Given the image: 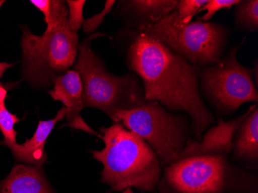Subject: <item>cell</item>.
I'll return each mask as SVG.
<instances>
[{
  "label": "cell",
  "instance_id": "30bf717a",
  "mask_svg": "<svg viewBox=\"0 0 258 193\" xmlns=\"http://www.w3.org/2000/svg\"><path fill=\"white\" fill-rule=\"evenodd\" d=\"M254 105L250 106L247 111L230 121L220 120L218 124L206 132L200 142L189 139L185 145L181 159L205 155H226L231 152L232 142L237 127L242 120L248 115Z\"/></svg>",
  "mask_w": 258,
  "mask_h": 193
},
{
  "label": "cell",
  "instance_id": "2e32d148",
  "mask_svg": "<svg viewBox=\"0 0 258 193\" xmlns=\"http://www.w3.org/2000/svg\"><path fill=\"white\" fill-rule=\"evenodd\" d=\"M236 27L243 31H257L258 1L243 0L236 5L234 11Z\"/></svg>",
  "mask_w": 258,
  "mask_h": 193
},
{
  "label": "cell",
  "instance_id": "8fae6325",
  "mask_svg": "<svg viewBox=\"0 0 258 193\" xmlns=\"http://www.w3.org/2000/svg\"><path fill=\"white\" fill-rule=\"evenodd\" d=\"M66 114V107H62L54 118L40 120L31 139H27L25 143L21 145L17 144L10 149L14 158L18 162L41 168L47 159V155L45 152L46 139H48L56 123L63 120Z\"/></svg>",
  "mask_w": 258,
  "mask_h": 193
},
{
  "label": "cell",
  "instance_id": "7c38bea8",
  "mask_svg": "<svg viewBox=\"0 0 258 193\" xmlns=\"http://www.w3.org/2000/svg\"><path fill=\"white\" fill-rule=\"evenodd\" d=\"M233 159L250 170L258 168V108L255 105L236 131L231 146Z\"/></svg>",
  "mask_w": 258,
  "mask_h": 193
},
{
  "label": "cell",
  "instance_id": "7a4b0ae2",
  "mask_svg": "<svg viewBox=\"0 0 258 193\" xmlns=\"http://www.w3.org/2000/svg\"><path fill=\"white\" fill-rule=\"evenodd\" d=\"M104 146L91 151L93 158L103 165L101 181L111 191L136 188L154 192L162 175V165L152 148L122 123L99 127Z\"/></svg>",
  "mask_w": 258,
  "mask_h": 193
},
{
  "label": "cell",
  "instance_id": "603a6c76",
  "mask_svg": "<svg viewBox=\"0 0 258 193\" xmlns=\"http://www.w3.org/2000/svg\"><path fill=\"white\" fill-rule=\"evenodd\" d=\"M6 94H7V91L6 90L4 84L0 82V98H1L2 96L6 95Z\"/></svg>",
  "mask_w": 258,
  "mask_h": 193
},
{
  "label": "cell",
  "instance_id": "6da1fadb",
  "mask_svg": "<svg viewBox=\"0 0 258 193\" xmlns=\"http://www.w3.org/2000/svg\"><path fill=\"white\" fill-rule=\"evenodd\" d=\"M127 63L143 80L146 101L188 114L194 140L200 142L215 122L200 91L201 68L140 30H136L129 45Z\"/></svg>",
  "mask_w": 258,
  "mask_h": 193
},
{
  "label": "cell",
  "instance_id": "52a82bcc",
  "mask_svg": "<svg viewBox=\"0 0 258 193\" xmlns=\"http://www.w3.org/2000/svg\"><path fill=\"white\" fill-rule=\"evenodd\" d=\"M21 41L23 76L30 84L46 88L53 80L64 75L78 56V33L69 27H60L42 36L23 27Z\"/></svg>",
  "mask_w": 258,
  "mask_h": 193
},
{
  "label": "cell",
  "instance_id": "cb8c5ba5",
  "mask_svg": "<svg viewBox=\"0 0 258 193\" xmlns=\"http://www.w3.org/2000/svg\"><path fill=\"white\" fill-rule=\"evenodd\" d=\"M252 71L255 72V83L256 85H257V65H255V69Z\"/></svg>",
  "mask_w": 258,
  "mask_h": 193
},
{
  "label": "cell",
  "instance_id": "d6986e66",
  "mask_svg": "<svg viewBox=\"0 0 258 193\" xmlns=\"http://www.w3.org/2000/svg\"><path fill=\"white\" fill-rule=\"evenodd\" d=\"M207 0H181L178 3L175 11L181 23H190L192 17L198 14L199 10L207 3Z\"/></svg>",
  "mask_w": 258,
  "mask_h": 193
},
{
  "label": "cell",
  "instance_id": "44dd1931",
  "mask_svg": "<svg viewBox=\"0 0 258 193\" xmlns=\"http://www.w3.org/2000/svg\"><path fill=\"white\" fill-rule=\"evenodd\" d=\"M115 3L116 1H114V0H107L105 4H104V9L100 14L85 20L83 23V31L85 33H88V34L94 33L99 27L101 23L104 22L106 16L112 10L113 7H114Z\"/></svg>",
  "mask_w": 258,
  "mask_h": 193
},
{
  "label": "cell",
  "instance_id": "9c48e42d",
  "mask_svg": "<svg viewBox=\"0 0 258 193\" xmlns=\"http://www.w3.org/2000/svg\"><path fill=\"white\" fill-rule=\"evenodd\" d=\"M53 84V90L49 94L54 101H60L66 107L67 125L101 139V134L91 128L81 116V111L85 107L82 101L83 86L76 71H67L64 75L54 78Z\"/></svg>",
  "mask_w": 258,
  "mask_h": 193
},
{
  "label": "cell",
  "instance_id": "484cf974",
  "mask_svg": "<svg viewBox=\"0 0 258 193\" xmlns=\"http://www.w3.org/2000/svg\"><path fill=\"white\" fill-rule=\"evenodd\" d=\"M3 144H4V142H0V146H2Z\"/></svg>",
  "mask_w": 258,
  "mask_h": 193
},
{
  "label": "cell",
  "instance_id": "ba28073f",
  "mask_svg": "<svg viewBox=\"0 0 258 193\" xmlns=\"http://www.w3.org/2000/svg\"><path fill=\"white\" fill-rule=\"evenodd\" d=\"M240 43L215 65L201 68V90L218 111L233 113L245 103L258 101L251 70L237 60Z\"/></svg>",
  "mask_w": 258,
  "mask_h": 193
},
{
  "label": "cell",
  "instance_id": "4fadbf2b",
  "mask_svg": "<svg viewBox=\"0 0 258 193\" xmlns=\"http://www.w3.org/2000/svg\"><path fill=\"white\" fill-rule=\"evenodd\" d=\"M0 193H54L41 168L17 164L0 182Z\"/></svg>",
  "mask_w": 258,
  "mask_h": 193
},
{
  "label": "cell",
  "instance_id": "5bb4252c",
  "mask_svg": "<svg viewBox=\"0 0 258 193\" xmlns=\"http://www.w3.org/2000/svg\"><path fill=\"white\" fill-rule=\"evenodd\" d=\"M125 11L133 17V25L142 30L154 25L168 14L175 11L177 0H131L124 1Z\"/></svg>",
  "mask_w": 258,
  "mask_h": 193
},
{
  "label": "cell",
  "instance_id": "3957f363",
  "mask_svg": "<svg viewBox=\"0 0 258 193\" xmlns=\"http://www.w3.org/2000/svg\"><path fill=\"white\" fill-rule=\"evenodd\" d=\"M157 193H258V177L226 155L189 157L165 167Z\"/></svg>",
  "mask_w": 258,
  "mask_h": 193
},
{
  "label": "cell",
  "instance_id": "ac0fdd59",
  "mask_svg": "<svg viewBox=\"0 0 258 193\" xmlns=\"http://www.w3.org/2000/svg\"><path fill=\"white\" fill-rule=\"evenodd\" d=\"M68 27L72 31L77 33L83 26V10L86 1L85 0H68Z\"/></svg>",
  "mask_w": 258,
  "mask_h": 193
},
{
  "label": "cell",
  "instance_id": "5b68a950",
  "mask_svg": "<svg viewBox=\"0 0 258 193\" xmlns=\"http://www.w3.org/2000/svg\"><path fill=\"white\" fill-rule=\"evenodd\" d=\"M140 31L200 68L215 65L221 59L229 37L228 30L217 23H181L175 10Z\"/></svg>",
  "mask_w": 258,
  "mask_h": 193
},
{
  "label": "cell",
  "instance_id": "277c9868",
  "mask_svg": "<svg viewBox=\"0 0 258 193\" xmlns=\"http://www.w3.org/2000/svg\"><path fill=\"white\" fill-rule=\"evenodd\" d=\"M104 36L94 33L78 46L75 71L82 81L84 107L100 110L116 123L118 113L143 105L146 101L144 90L136 76L111 75L91 49L92 40Z\"/></svg>",
  "mask_w": 258,
  "mask_h": 193
},
{
  "label": "cell",
  "instance_id": "e0dca14e",
  "mask_svg": "<svg viewBox=\"0 0 258 193\" xmlns=\"http://www.w3.org/2000/svg\"><path fill=\"white\" fill-rule=\"evenodd\" d=\"M7 94L0 98V131L4 137V143L11 149L17 145V132L14 125L20 121V119L16 114H12L6 107L5 101Z\"/></svg>",
  "mask_w": 258,
  "mask_h": 193
},
{
  "label": "cell",
  "instance_id": "8992f818",
  "mask_svg": "<svg viewBox=\"0 0 258 193\" xmlns=\"http://www.w3.org/2000/svg\"><path fill=\"white\" fill-rule=\"evenodd\" d=\"M118 122L142 138L164 167L180 159L190 134L188 117L170 112L157 101H146L136 108L121 111L116 119Z\"/></svg>",
  "mask_w": 258,
  "mask_h": 193
},
{
  "label": "cell",
  "instance_id": "ffe728a7",
  "mask_svg": "<svg viewBox=\"0 0 258 193\" xmlns=\"http://www.w3.org/2000/svg\"><path fill=\"white\" fill-rule=\"evenodd\" d=\"M240 0H207V3L199 10L198 14L207 11L205 15L199 17L197 21L207 23L213 18L217 12L221 10H230L233 6L237 5Z\"/></svg>",
  "mask_w": 258,
  "mask_h": 193
},
{
  "label": "cell",
  "instance_id": "9a60e30c",
  "mask_svg": "<svg viewBox=\"0 0 258 193\" xmlns=\"http://www.w3.org/2000/svg\"><path fill=\"white\" fill-rule=\"evenodd\" d=\"M44 15L46 23L45 31L50 32L60 27H68V9L67 3L60 0H31Z\"/></svg>",
  "mask_w": 258,
  "mask_h": 193
},
{
  "label": "cell",
  "instance_id": "7402d4cb",
  "mask_svg": "<svg viewBox=\"0 0 258 193\" xmlns=\"http://www.w3.org/2000/svg\"><path fill=\"white\" fill-rule=\"evenodd\" d=\"M13 66H14V65H12V63H0V78H2L4 74L5 73V71L8 68H12Z\"/></svg>",
  "mask_w": 258,
  "mask_h": 193
},
{
  "label": "cell",
  "instance_id": "d4e9b609",
  "mask_svg": "<svg viewBox=\"0 0 258 193\" xmlns=\"http://www.w3.org/2000/svg\"><path fill=\"white\" fill-rule=\"evenodd\" d=\"M122 193H135L134 191H133V188H126V189H124V191H123ZM157 193V192H155Z\"/></svg>",
  "mask_w": 258,
  "mask_h": 193
}]
</instances>
